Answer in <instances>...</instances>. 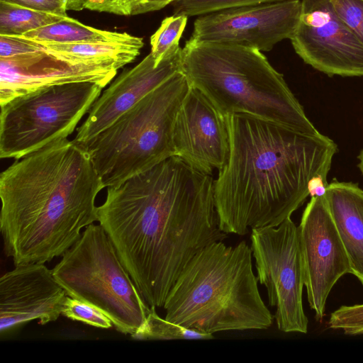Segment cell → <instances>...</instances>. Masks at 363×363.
I'll use <instances>...</instances> for the list:
<instances>
[{
  "label": "cell",
  "mask_w": 363,
  "mask_h": 363,
  "mask_svg": "<svg viewBox=\"0 0 363 363\" xmlns=\"http://www.w3.org/2000/svg\"><path fill=\"white\" fill-rule=\"evenodd\" d=\"M104 186L87 151L67 138L52 142L0 175V230L14 265L62 256L98 221Z\"/></svg>",
  "instance_id": "obj_3"
},
{
  "label": "cell",
  "mask_w": 363,
  "mask_h": 363,
  "mask_svg": "<svg viewBox=\"0 0 363 363\" xmlns=\"http://www.w3.org/2000/svg\"><path fill=\"white\" fill-rule=\"evenodd\" d=\"M150 307V311L143 327L132 337L137 340H209L213 334L192 330L162 318Z\"/></svg>",
  "instance_id": "obj_21"
},
{
  "label": "cell",
  "mask_w": 363,
  "mask_h": 363,
  "mask_svg": "<svg viewBox=\"0 0 363 363\" xmlns=\"http://www.w3.org/2000/svg\"><path fill=\"white\" fill-rule=\"evenodd\" d=\"M37 43L47 50L80 60L111 61L119 69L133 61L144 45L112 42Z\"/></svg>",
  "instance_id": "obj_19"
},
{
  "label": "cell",
  "mask_w": 363,
  "mask_h": 363,
  "mask_svg": "<svg viewBox=\"0 0 363 363\" xmlns=\"http://www.w3.org/2000/svg\"><path fill=\"white\" fill-rule=\"evenodd\" d=\"M245 241L235 247L213 242L196 253L169 291L164 318L199 332L269 328L273 316L264 304Z\"/></svg>",
  "instance_id": "obj_4"
},
{
  "label": "cell",
  "mask_w": 363,
  "mask_h": 363,
  "mask_svg": "<svg viewBox=\"0 0 363 363\" xmlns=\"http://www.w3.org/2000/svg\"><path fill=\"white\" fill-rule=\"evenodd\" d=\"M67 18L0 1V35H2L20 36Z\"/></svg>",
  "instance_id": "obj_20"
},
{
  "label": "cell",
  "mask_w": 363,
  "mask_h": 363,
  "mask_svg": "<svg viewBox=\"0 0 363 363\" xmlns=\"http://www.w3.org/2000/svg\"><path fill=\"white\" fill-rule=\"evenodd\" d=\"M298 238L309 306L320 320L335 284L350 274L347 254L323 196H312L305 208Z\"/></svg>",
  "instance_id": "obj_12"
},
{
  "label": "cell",
  "mask_w": 363,
  "mask_h": 363,
  "mask_svg": "<svg viewBox=\"0 0 363 363\" xmlns=\"http://www.w3.org/2000/svg\"><path fill=\"white\" fill-rule=\"evenodd\" d=\"M85 0H67V10L79 11L85 9Z\"/></svg>",
  "instance_id": "obj_30"
},
{
  "label": "cell",
  "mask_w": 363,
  "mask_h": 363,
  "mask_svg": "<svg viewBox=\"0 0 363 363\" xmlns=\"http://www.w3.org/2000/svg\"><path fill=\"white\" fill-rule=\"evenodd\" d=\"M175 156L193 169L211 175L230 154L226 118L199 90L190 86L174 125Z\"/></svg>",
  "instance_id": "obj_14"
},
{
  "label": "cell",
  "mask_w": 363,
  "mask_h": 363,
  "mask_svg": "<svg viewBox=\"0 0 363 363\" xmlns=\"http://www.w3.org/2000/svg\"><path fill=\"white\" fill-rule=\"evenodd\" d=\"M67 296L104 313L118 332L133 337L150 307L143 299L99 223H92L52 269Z\"/></svg>",
  "instance_id": "obj_7"
},
{
  "label": "cell",
  "mask_w": 363,
  "mask_h": 363,
  "mask_svg": "<svg viewBox=\"0 0 363 363\" xmlns=\"http://www.w3.org/2000/svg\"><path fill=\"white\" fill-rule=\"evenodd\" d=\"M99 223L150 307L164 306L179 274L200 250L223 241L214 180L169 157L108 187Z\"/></svg>",
  "instance_id": "obj_1"
},
{
  "label": "cell",
  "mask_w": 363,
  "mask_h": 363,
  "mask_svg": "<svg viewBox=\"0 0 363 363\" xmlns=\"http://www.w3.org/2000/svg\"><path fill=\"white\" fill-rule=\"evenodd\" d=\"M251 250L257 279L267 289L269 303L276 308L278 329L308 332L303 307L304 274L298 226L291 218L277 227L252 230Z\"/></svg>",
  "instance_id": "obj_9"
},
{
  "label": "cell",
  "mask_w": 363,
  "mask_h": 363,
  "mask_svg": "<svg viewBox=\"0 0 363 363\" xmlns=\"http://www.w3.org/2000/svg\"><path fill=\"white\" fill-rule=\"evenodd\" d=\"M63 315L72 320L103 329L113 326L111 320L100 310L81 300L67 296L62 311Z\"/></svg>",
  "instance_id": "obj_24"
},
{
  "label": "cell",
  "mask_w": 363,
  "mask_h": 363,
  "mask_svg": "<svg viewBox=\"0 0 363 363\" xmlns=\"http://www.w3.org/2000/svg\"><path fill=\"white\" fill-rule=\"evenodd\" d=\"M118 69L111 61L80 60L42 46L33 52L0 58V105L39 88L57 84L89 82L104 88Z\"/></svg>",
  "instance_id": "obj_13"
},
{
  "label": "cell",
  "mask_w": 363,
  "mask_h": 363,
  "mask_svg": "<svg viewBox=\"0 0 363 363\" xmlns=\"http://www.w3.org/2000/svg\"><path fill=\"white\" fill-rule=\"evenodd\" d=\"M16 37L36 42L52 43L112 42L144 44L142 38L125 32L97 29L84 25L71 17Z\"/></svg>",
  "instance_id": "obj_18"
},
{
  "label": "cell",
  "mask_w": 363,
  "mask_h": 363,
  "mask_svg": "<svg viewBox=\"0 0 363 363\" xmlns=\"http://www.w3.org/2000/svg\"><path fill=\"white\" fill-rule=\"evenodd\" d=\"M145 13L158 11L176 0H142Z\"/></svg>",
  "instance_id": "obj_29"
},
{
  "label": "cell",
  "mask_w": 363,
  "mask_h": 363,
  "mask_svg": "<svg viewBox=\"0 0 363 363\" xmlns=\"http://www.w3.org/2000/svg\"><path fill=\"white\" fill-rule=\"evenodd\" d=\"M339 18L363 43V0H330Z\"/></svg>",
  "instance_id": "obj_26"
},
{
  "label": "cell",
  "mask_w": 363,
  "mask_h": 363,
  "mask_svg": "<svg viewBox=\"0 0 363 363\" xmlns=\"http://www.w3.org/2000/svg\"><path fill=\"white\" fill-rule=\"evenodd\" d=\"M181 72L225 117L245 114L302 134L323 135L283 74L257 49L189 39L182 50Z\"/></svg>",
  "instance_id": "obj_5"
},
{
  "label": "cell",
  "mask_w": 363,
  "mask_h": 363,
  "mask_svg": "<svg viewBox=\"0 0 363 363\" xmlns=\"http://www.w3.org/2000/svg\"><path fill=\"white\" fill-rule=\"evenodd\" d=\"M328 323L346 335L363 334V304L340 306L331 313Z\"/></svg>",
  "instance_id": "obj_25"
},
{
  "label": "cell",
  "mask_w": 363,
  "mask_h": 363,
  "mask_svg": "<svg viewBox=\"0 0 363 363\" xmlns=\"http://www.w3.org/2000/svg\"><path fill=\"white\" fill-rule=\"evenodd\" d=\"M189 88L185 75L177 72L81 145L89 153L105 188L118 186L175 156L174 121Z\"/></svg>",
  "instance_id": "obj_6"
},
{
  "label": "cell",
  "mask_w": 363,
  "mask_h": 363,
  "mask_svg": "<svg viewBox=\"0 0 363 363\" xmlns=\"http://www.w3.org/2000/svg\"><path fill=\"white\" fill-rule=\"evenodd\" d=\"M290 40L305 63L330 77H363V43L336 15L330 0L301 1Z\"/></svg>",
  "instance_id": "obj_11"
},
{
  "label": "cell",
  "mask_w": 363,
  "mask_h": 363,
  "mask_svg": "<svg viewBox=\"0 0 363 363\" xmlns=\"http://www.w3.org/2000/svg\"><path fill=\"white\" fill-rule=\"evenodd\" d=\"M40 46L35 41L16 36L0 35V58H9L33 52Z\"/></svg>",
  "instance_id": "obj_27"
},
{
  "label": "cell",
  "mask_w": 363,
  "mask_h": 363,
  "mask_svg": "<svg viewBox=\"0 0 363 363\" xmlns=\"http://www.w3.org/2000/svg\"><path fill=\"white\" fill-rule=\"evenodd\" d=\"M301 1L277 2L226 9L199 16L189 39L227 43L270 51L289 39L298 26Z\"/></svg>",
  "instance_id": "obj_10"
},
{
  "label": "cell",
  "mask_w": 363,
  "mask_h": 363,
  "mask_svg": "<svg viewBox=\"0 0 363 363\" xmlns=\"http://www.w3.org/2000/svg\"><path fill=\"white\" fill-rule=\"evenodd\" d=\"M182 50L168 53L158 64L151 53L135 67L123 70L91 106L73 140L84 145L113 124L146 95L181 71Z\"/></svg>",
  "instance_id": "obj_16"
},
{
  "label": "cell",
  "mask_w": 363,
  "mask_h": 363,
  "mask_svg": "<svg viewBox=\"0 0 363 363\" xmlns=\"http://www.w3.org/2000/svg\"><path fill=\"white\" fill-rule=\"evenodd\" d=\"M104 87L89 82L44 86L1 104L0 157L20 160L67 138Z\"/></svg>",
  "instance_id": "obj_8"
},
{
  "label": "cell",
  "mask_w": 363,
  "mask_h": 363,
  "mask_svg": "<svg viewBox=\"0 0 363 363\" xmlns=\"http://www.w3.org/2000/svg\"><path fill=\"white\" fill-rule=\"evenodd\" d=\"M230 154L214 180L219 227L244 235L249 230L277 227L309 196V183L327 179L337 146L245 114L225 117Z\"/></svg>",
  "instance_id": "obj_2"
},
{
  "label": "cell",
  "mask_w": 363,
  "mask_h": 363,
  "mask_svg": "<svg viewBox=\"0 0 363 363\" xmlns=\"http://www.w3.org/2000/svg\"><path fill=\"white\" fill-rule=\"evenodd\" d=\"M188 16L172 15L165 18L150 37V53L156 65L169 52L180 48L179 40L185 30Z\"/></svg>",
  "instance_id": "obj_22"
},
{
  "label": "cell",
  "mask_w": 363,
  "mask_h": 363,
  "mask_svg": "<svg viewBox=\"0 0 363 363\" xmlns=\"http://www.w3.org/2000/svg\"><path fill=\"white\" fill-rule=\"evenodd\" d=\"M67 296L45 264L16 265L0 279L1 336L33 320L41 325L55 321Z\"/></svg>",
  "instance_id": "obj_15"
},
{
  "label": "cell",
  "mask_w": 363,
  "mask_h": 363,
  "mask_svg": "<svg viewBox=\"0 0 363 363\" xmlns=\"http://www.w3.org/2000/svg\"><path fill=\"white\" fill-rule=\"evenodd\" d=\"M325 197L347 254L350 274L363 285V190L357 184L334 180Z\"/></svg>",
  "instance_id": "obj_17"
},
{
  "label": "cell",
  "mask_w": 363,
  "mask_h": 363,
  "mask_svg": "<svg viewBox=\"0 0 363 363\" xmlns=\"http://www.w3.org/2000/svg\"><path fill=\"white\" fill-rule=\"evenodd\" d=\"M284 0H176L174 15L201 16L226 9L257 5Z\"/></svg>",
  "instance_id": "obj_23"
},
{
  "label": "cell",
  "mask_w": 363,
  "mask_h": 363,
  "mask_svg": "<svg viewBox=\"0 0 363 363\" xmlns=\"http://www.w3.org/2000/svg\"><path fill=\"white\" fill-rule=\"evenodd\" d=\"M30 9L62 16L67 14V0H0Z\"/></svg>",
  "instance_id": "obj_28"
},
{
  "label": "cell",
  "mask_w": 363,
  "mask_h": 363,
  "mask_svg": "<svg viewBox=\"0 0 363 363\" xmlns=\"http://www.w3.org/2000/svg\"><path fill=\"white\" fill-rule=\"evenodd\" d=\"M358 160H359L358 167L359 168L362 174H363V150L359 154Z\"/></svg>",
  "instance_id": "obj_31"
}]
</instances>
